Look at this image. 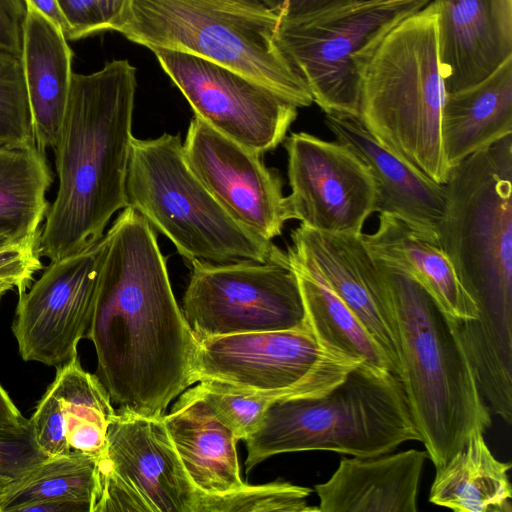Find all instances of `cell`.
<instances>
[{
	"label": "cell",
	"mask_w": 512,
	"mask_h": 512,
	"mask_svg": "<svg viewBox=\"0 0 512 512\" xmlns=\"http://www.w3.org/2000/svg\"><path fill=\"white\" fill-rule=\"evenodd\" d=\"M103 239L86 338L118 410L161 417L195 383L198 339L172 291L153 227L127 206Z\"/></svg>",
	"instance_id": "obj_1"
},
{
	"label": "cell",
	"mask_w": 512,
	"mask_h": 512,
	"mask_svg": "<svg viewBox=\"0 0 512 512\" xmlns=\"http://www.w3.org/2000/svg\"><path fill=\"white\" fill-rule=\"evenodd\" d=\"M437 241L477 307L454 319L480 390L512 386V134L450 167Z\"/></svg>",
	"instance_id": "obj_2"
},
{
	"label": "cell",
	"mask_w": 512,
	"mask_h": 512,
	"mask_svg": "<svg viewBox=\"0 0 512 512\" xmlns=\"http://www.w3.org/2000/svg\"><path fill=\"white\" fill-rule=\"evenodd\" d=\"M136 68L113 60L90 74H72L61 134L54 148L59 187L37 252L51 261L95 245L128 206Z\"/></svg>",
	"instance_id": "obj_3"
},
{
	"label": "cell",
	"mask_w": 512,
	"mask_h": 512,
	"mask_svg": "<svg viewBox=\"0 0 512 512\" xmlns=\"http://www.w3.org/2000/svg\"><path fill=\"white\" fill-rule=\"evenodd\" d=\"M397 336L401 374L420 441L436 469L491 425L454 319L412 275L376 259Z\"/></svg>",
	"instance_id": "obj_4"
},
{
	"label": "cell",
	"mask_w": 512,
	"mask_h": 512,
	"mask_svg": "<svg viewBox=\"0 0 512 512\" xmlns=\"http://www.w3.org/2000/svg\"><path fill=\"white\" fill-rule=\"evenodd\" d=\"M359 119L388 150L443 185L449 166L441 139L446 95L438 9L430 1L391 29L360 68Z\"/></svg>",
	"instance_id": "obj_5"
},
{
	"label": "cell",
	"mask_w": 512,
	"mask_h": 512,
	"mask_svg": "<svg viewBox=\"0 0 512 512\" xmlns=\"http://www.w3.org/2000/svg\"><path fill=\"white\" fill-rule=\"evenodd\" d=\"M420 439L400 379L362 362L322 395L273 402L244 440L246 472L281 453L324 450L373 457Z\"/></svg>",
	"instance_id": "obj_6"
},
{
	"label": "cell",
	"mask_w": 512,
	"mask_h": 512,
	"mask_svg": "<svg viewBox=\"0 0 512 512\" xmlns=\"http://www.w3.org/2000/svg\"><path fill=\"white\" fill-rule=\"evenodd\" d=\"M279 22L260 0H132L116 32L223 65L308 107L312 95L277 43Z\"/></svg>",
	"instance_id": "obj_7"
},
{
	"label": "cell",
	"mask_w": 512,
	"mask_h": 512,
	"mask_svg": "<svg viewBox=\"0 0 512 512\" xmlns=\"http://www.w3.org/2000/svg\"><path fill=\"white\" fill-rule=\"evenodd\" d=\"M126 196L189 261L268 262L286 255L222 208L188 167L179 135L133 138Z\"/></svg>",
	"instance_id": "obj_8"
},
{
	"label": "cell",
	"mask_w": 512,
	"mask_h": 512,
	"mask_svg": "<svg viewBox=\"0 0 512 512\" xmlns=\"http://www.w3.org/2000/svg\"><path fill=\"white\" fill-rule=\"evenodd\" d=\"M432 0H357L280 19L277 43L325 114L359 116V66L382 38Z\"/></svg>",
	"instance_id": "obj_9"
},
{
	"label": "cell",
	"mask_w": 512,
	"mask_h": 512,
	"mask_svg": "<svg viewBox=\"0 0 512 512\" xmlns=\"http://www.w3.org/2000/svg\"><path fill=\"white\" fill-rule=\"evenodd\" d=\"M360 363L326 349L306 322L294 329L198 339L194 379L264 393L277 401L322 395Z\"/></svg>",
	"instance_id": "obj_10"
},
{
	"label": "cell",
	"mask_w": 512,
	"mask_h": 512,
	"mask_svg": "<svg viewBox=\"0 0 512 512\" xmlns=\"http://www.w3.org/2000/svg\"><path fill=\"white\" fill-rule=\"evenodd\" d=\"M190 262L182 311L197 339L306 324L298 278L287 253L268 262Z\"/></svg>",
	"instance_id": "obj_11"
},
{
	"label": "cell",
	"mask_w": 512,
	"mask_h": 512,
	"mask_svg": "<svg viewBox=\"0 0 512 512\" xmlns=\"http://www.w3.org/2000/svg\"><path fill=\"white\" fill-rule=\"evenodd\" d=\"M199 493L162 416L116 410L98 457L93 512H195Z\"/></svg>",
	"instance_id": "obj_12"
},
{
	"label": "cell",
	"mask_w": 512,
	"mask_h": 512,
	"mask_svg": "<svg viewBox=\"0 0 512 512\" xmlns=\"http://www.w3.org/2000/svg\"><path fill=\"white\" fill-rule=\"evenodd\" d=\"M195 116L261 155L281 144L298 107L269 87L223 65L168 50L152 51Z\"/></svg>",
	"instance_id": "obj_13"
},
{
	"label": "cell",
	"mask_w": 512,
	"mask_h": 512,
	"mask_svg": "<svg viewBox=\"0 0 512 512\" xmlns=\"http://www.w3.org/2000/svg\"><path fill=\"white\" fill-rule=\"evenodd\" d=\"M103 239L51 261L29 291L19 294L12 331L24 361L59 367L77 356L96 299Z\"/></svg>",
	"instance_id": "obj_14"
},
{
	"label": "cell",
	"mask_w": 512,
	"mask_h": 512,
	"mask_svg": "<svg viewBox=\"0 0 512 512\" xmlns=\"http://www.w3.org/2000/svg\"><path fill=\"white\" fill-rule=\"evenodd\" d=\"M291 193L286 199L289 220L317 231L362 234L374 213L376 186L365 164L340 142L308 133L285 139Z\"/></svg>",
	"instance_id": "obj_15"
},
{
	"label": "cell",
	"mask_w": 512,
	"mask_h": 512,
	"mask_svg": "<svg viewBox=\"0 0 512 512\" xmlns=\"http://www.w3.org/2000/svg\"><path fill=\"white\" fill-rule=\"evenodd\" d=\"M188 167L240 225L271 241L289 220L282 180L261 154L219 133L194 116L183 143Z\"/></svg>",
	"instance_id": "obj_16"
},
{
	"label": "cell",
	"mask_w": 512,
	"mask_h": 512,
	"mask_svg": "<svg viewBox=\"0 0 512 512\" xmlns=\"http://www.w3.org/2000/svg\"><path fill=\"white\" fill-rule=\"evenodd\" d=\"M287 254L315 271L352 310L400 379V354L387 288L361 234L330 233L300 225Z\"/></svg>",
	"instance_id": "obj_17"
},
{
	"label": "cell",
	"mask_w": 512,
	"mask_h": 512,
	"mask_svg": "<svg viewBox=\"0 0 512 512\" xmlns=\"http://www.w3.org/2000/svg\"><path fill=\"white\" fill-rule=\"evenodd\" d=\"M446 93L475 85L512 56V0H434Z\"/></svg>",
	"instance_id": "obj_18"
},
{
	"label": "cell",
	"mask_w": 512,
	"mask_h": 512,
	"mask_svg": "<svg viewBox=\"0 0 512 512\" xmlns=\"http://www.w3.org/2000/svg\"><path fill=\"white\" fill-rule=\"evenodd\" d=\"M336 141L365 164L376 186L374 212L399 218L422 235L437 240L445 209L444 186L417 172L383 146L357 116L326 114Z\"/></svg>",
	"instance_id": "obj_19"
},
{
	"label": "cell",
	"mask_w": 512,
	"mask_h": 512,
	"mask_svg": "<svg viewBox=\"0 0 512 512\" xmlns=\"http://www.w3.org/2000/svg\"><path fill=\"white\" fill-rule=\"evenodd\" d=\"M426 451L343 457L333 475L315 485L319 512H416Z\"/></svg>",
	"instance_id": "obj_20"
},
{
	"label": "cell",
	"mask_w": 512,
	"mask_h": 512,
	"mask_svg": "<svg viewBox=\"0 0 512 512\" xmlns=\"http://www.w3.org/2000/svg\"><path fill=\"white\" fill-rule=\"evenodd\" d=\"M162 420L195 487L219 495L242 487L234 433L213 413L199 385L184 391Z\"/></svg>",
	"instance_id": "obj_21"
},
{
	"label": "cell",
	"mask_w": 512,
	"mask_h": 512,
	"mask_svg": "<svg viewBox=\"0 0 512 512\" xmlns=\"http://www.w3.org/2000/svg\"><path fill=\"white\" fill-rule=\"evenodd\" d=\"M72 58L63 32L26 4L20 59L36 144L43 152L59 142L73 74Z\"/></svg>",
	"instance_id": "obj_22"
},
{
	"label": "cell",
	"mask_w": 512,
	"mask_h": 512,
	"mask_svg": "<svg viewBox=\"0 0 512 512\" xmlns=\"http://www.w3.org/2000/svg\"><path fill=\"white\" fill-rule=\"evenodd\" d=\"M512 134V56L481 82L446 93L441 139L450 167Z\"/></svg>",
	"instance_id": "obj_23"
},
{
	"label": "cell",
	"mask_w": 512,
	"mask_h": 512,
	"mask_svg": "<svg viewBox=\"0 0 512 512\" xmlns=\"http://www.w3.org/2000/svg\"><path fill=\"white\" fill-rule=\"evenodd\" d=\"M371 255L412 275L451 318L475 320L477 307L437 240L391 215L379 214L378 229L361 234Z\"/></svg>",
	"instance_id": "obj_24"
},
{
	"label": "cell",
	"mask_w": 512,
	"mask_h": 512,
	"mask_svg": "<svg viewBox=\"0 0 512 512\" xmlns=\"http://www.w3.org/2000/svg\"><path fill=\"white\" fill-rule=\"evenodd\" d=\"M473 434L436 469L429 501L456 512H511L510 463L499 461L484 440Z\"/></svg>",
	"instance_id": "obj_25"
},
{
	"label": "cell",
	"mask_w": 512,
	"mask_h": 512,
	"mask_svg": "<svg viewBox=\"0 0 512 512\" xmlns=\"http://www.w3.org/2000/svg\"><path fill=\"white\" fill-rule=\"evenodd\" d=\"M52 182L45 152L37 145L0 148V236L37 246Z\"/></svg>",
	"instance_id": "obj_26"
},
{
	"label": "cell",
	"mask_w": 512,
	"mask_h": 512,
	"mask_svg": "<svg viewBox=\"0 0 512 512\" xmlns=\"http://www.w3.org/2000/svg\"><path fill=\"white\" fill-rule=\"evenodd\" d=\"M288 258L298 278L307 322L321 344L336 355L392 372L384 351L352 310L315 271Z\"/></svg>",
	"instance_id": "obj_27"
},
{
	"label": "cell",
	"mask_w": 512,
	"mask_h": 512,
	"mask_svg": "<svg viewBox=\"0 0 512 512\" xmlns=\"http://www.w3.org/2000/svg\"><path fill=\"white\" fill-rule=\"evenodd\" d=\"M51 385L64 410L70 450L98 458L105 448L109 423L116 414L108 391L96 374L82 368L78 357L57 367Z\"/></svg>",
	"instance_id": "obj_28"
},
{
	"label": "cell",
	"mask_w": 512,
	"mask_h": 512,
	"mask_svg": "<svg viewBox=\"0 0 512 512\" xmlns=\"http://www.w3.org/2000/svg\"><path fill=\"white\" fill-rule=\"evenodd\" d=\"M98 493V458L79 451L47 456L0 495V512L50 500H79L93 508Z\"/></svg>",
	"instance_id": "obj_29"
},
{
	"label": "cell",
	"mask_w": 512,
	"mask_h": 512,
	"mask_svg": "<svg viewBox=\"0 0 512 512\" xmlns=\"http://www.w3.org/2000/svg\"><path fill=\"white\" fill-rule=\"evenodd\" d=\"M312 490L289 482L244 484L230 492L209 495L200 491L195 512H312L307 505Z\"/></svg>",
	"instance_id": "obj_30"
},
{
	"label": "cell",
	"mask_w": 512,
	"mask_h": 512,
	"mask_svg": "<svg viewBox=\"0 0 512 512\" xmlns=\"http://www.w3.org/2000/svg\"><path fill=\"white\" fill-rule=\"evenodd\" d=\"M34 145L37 144L21 59L0 50V148Z\"/></svg>",
	"instance_id": "obj_31"
},
{
	"label": "cell",
	"mask_w": 512,
	"mask_h": 512,
	"mask_svg": "<svg viewBox=\"0 0 512 512\" xmlns=\"http://www.w3.org/2000/svg\"><path fill=\"white\" fill-rule=\"evenodd\" d=\"M198 385L215 416L238 441L245 440L258 428L266 410L276 401L264 393L217 381H201Z\"/></svg>",
	"instance_id": "obj_32"
},
{
	"label": "cell",
	"mask_w": 512,
	"mask_h": 512,
	"mask_svg": "<svg viewBox=\"0 0 512 512\" xmlns=\"http://www.w3.org/2000/svg\"><path fill=\"white\" fill-rule=\"evenodd\" d=\"M68 29L66 40H79L106 30L117 31L132 0H57Z\"/></svg>",
	"instance_id": "obj_33"
},
{
	"label": "cell",
	"mask_w": 512,
	"mask_h": 512,
	"mask_svg": "<svg viewBox=\"0 0 512 512\" xmlns=\"http://www.w3.org/2000/svg\"><path fill=\"white\" fill-rule=\"evenodd\" d=\"M46 457L36 442L30 419L0 424V480L13 482Z\"/></svg>",
	"instance_id": "obj_34"
},
{
	"label": "cell",
	"mask_w": 512,
	"mask_h": 512,
	"mask_svg": "<svg viewBox=\"0 0 512 512\" xmlns=\"http://www.w3.org/2000/svg\"><path fill=\"white\" fill-rule=\"evenodd\" d=\"M35 439L46 456L69 453L64 410L58 394L50 385L30 418Z\"/></svg>",
	"instance_id": "obj_35"
},
{
	"label": "cell",
	"mask_w": 512,
	"mask_h": 512,
	"mask_svg": "<svg viewBox=\"0 0 512 512\" xmlns=\"http://www.w3.org/2000/svg\"><path fill=\"white\" fill-rule=\"evenodd\" d=\"M42 268L37 246L12 244L0 249V279L13 281L19 294L27 290L33 275Z\"/></svg>",
	"instance_id": "obj_36"
},
{
	"label": "cell",
	"mask_w": 512,
	"mask_h": 512,
	"mask_svg": "<svg viewBox=\"0 0 512 512\" xmlns=\"http://www.w3.org/2000/svg\"><path fill=\"white\" fill-rule=\"evenodd\" d=\"M25 17L24 0H0V50L19 58Z\"/></svg>",
	"instance_id": "obj_37"
},
{
	"label": "cell",
	"mask_w": 512,
	"mask_h": 512,
	"mask_svg": "<svg viewBox=\"0 0 512 512\" xmlns=\"http://www.w3.org/2000/svg\"><path fill=\"white\" fill-rule=\"evenodd\" d=\"M280 19L293 20L322 13L357 0H260Z\"/></svg>",
	"instance_id": "obj_38"
},
{
	"label": "cell",
	"mask_w": 512,
	"mask_h": 512,
	"mask_svg": "<svg viewBox=\"0 0 512 512\" xmlns=\"http://www.w3.org/2000/svg\"><path fill=\"white\" fill-rule=\"evenodd\" d=\"M18 512H92V506L79 500H50L22 506Z\"/></svg>",
	"instance_id": "obj_39"
},
{
	"label": "cell",
	"mask_w": 512,
	"mask_h": 512,
	"mask_svg": "<svg viewBox=\"0 0 512 512\" xmlns=\"http://www.w3.org/2000/svg\"><path fill=\"white\" fill-rule=\"evenodd\" d=\"M25 4L34 7L42 13L46 18L52 21L64 34H66L68 26L65 17L60 9L57 0H24Z\"/></svg>",
	"instance_id": "obj_40"
},
{
	"label": "cell",
	"mask_w": 512,
	"mask_h": 512,
	"mask_svg": "<svg viewBox=\"0 0 512 512\" xmlns=\"http://www.w3.org/2000/svg\"><path fill=\"white\" fill-rule=\"evenodd\" d=\"M24 419L6 390L0 384V424H18Z\"/></svg>",
	"instance_id": "obj_41"
},
{
	"label": "cell",
	"mask_w": 512,
	"mask_h": 512,
	"mask_svg": "<svg viewBox=\"0 0 512 512\" xmlns=\"http://www.w3.org/2000/svg\"><path fill=\"white\" fill-rule=\"evenodd\" d=\"M15 287V284L13 281L8 279H0V302L3 298V296L11 289Z\"/></svg>",
	"instance_id": "obj_42"
},
{
	"label": "cell",
	"mask_w": 512,
	"mask_h": 512,
	"mask_svg": "<svg viewBox=\"0 0 512 512\" xmlns=\"http://www.w3.org/2000/svg\"><path fill=\"white\" fill-rule=\"evenodd\" d=\"M9 245H12V243L9 240H7L6 238L0 236V249L7 247Z\"/></svg>",
	"instance_id": "obj_43"
},
{
	"label": "cell",
	"mask_w": 512,
	"mask_h": 512,
	"mask_svg": "<svg viewBox=\"0 0 512 512\" xmlns=\"http://www.w3.org/2000/svg\"><path fill=\"white\" fill-rule=\"evenodd\" d=\"M10 482L0 480V495L4 492Z\"/></svg>",
	"instance_id": "obj_44"
}]
</instances>
